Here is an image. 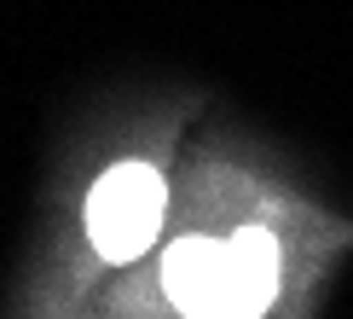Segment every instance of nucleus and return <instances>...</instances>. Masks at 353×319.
<instances>
[{
  "label": "nucleus",
  "instance_id": "f03ea898",
  "mask_svg": "<svg viewBox=\"0 0 353 319\" xmlns=\"http://www.w3.org/2000/svg\"><path fill=\"white\" fill-rule=\"evenodd\" d=\"M163 226V174L151 163H116L87 197V238L105 261H134Z\"/></svg>",
  "mask_w": 353,
  "mask_h": 319
},
{
  "label": "nucleus",
  "instance_id": "f257e3e1",
  "mask_svg": "<svg viewBox=\"0 0 353 319\" xmlns=\"http://www.w3.org/2000/svg\"><path fill=\"white\" fill-rule=\"evenodd\" d=\"M278 284L284 250L261 226H243L232 238H180L163 261V290L185 319H261Z\"/></svg>",
  "mask_w": 353,
  "mask_h": 319
}]
</instances>
